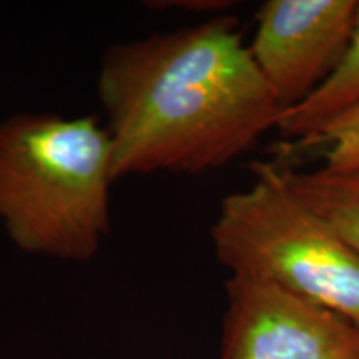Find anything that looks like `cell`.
Returning <instances> with one entry per match:
<instances>
[{"instance_id":"4","label":"cell","mask_w":359,"mask_h":359,"mask_svg":"<svg viewBox=\"0 0 359 359\" xmlns=\"http://www.w3.org/2000/svg\"><path fill=\"white\" fill-rule=\"evenodd\" d=\"M222 359H359V327L262 278L231 275Z\"/></svg>"},{"instance_id":"9","label":"cell","mask_w":359,"mask_h":359,"mask_svg":"<svg viewBox=\"0 0 359 359\" xmlns=\"http://www.w3.org/2000/svg\"><path fill=\"white\" fill-rule=\"evenodd\" d=\"M167 6H178V8H188V11H205V12H212V11H223L226 8V6L230 4L226 2H172L167 4Z\"/></svg>"},{"instance_id":"2","label":"cell","mask_w":359,"mask_h":359,"mask_svg":"<svg viewBox=\"0 0 359 359\" xmlns=\"http://www.w3.org/2000/svg\"><path fill=\"white\" fill-rule=\"evenodd\" d=\"M114 182L110 135L95 116L0 123V223L24 253L90 262L110 231Z\"/></svg>"},{"instance_id":"3","label":"cell","mask_w":359,"mask_h":359,"mask_svg":"<svg viewBox=\"0 0 359 359\" xmlns=\"http://www.w3.org/2000/svg\"><path fill=\"white\" fill-rule=\"evenodd\" d=\"M251 167L253 183L224 196L212 226L218 262L231 275L276 283L359 327V250L293 195L278 163Z\"/></svg>"},{"instance_id":"6","label":"cell","mask_w":359,"mask_h":359,"mask_svg":"<svg viewBox=\"0 0 359 359\" xmlns=\"http://www.w3.org/2000/svg\"><path fill=\"white\" fill-rule=\"evenodd\" d=\"M359 105V11L351 40L333 74L306 100L283 111L276 128L296 148L313 142L327 123Z\"/></svg>"},{"instance_id":"7","label":"cell","mask_w":359,"mask_h":359,"mask_svg":"<svg viewBox=\"0 0 359 359\" xmlns=\"http://www.w3.org/2000/svg\"><path fill=\"white\" fill-rule=\"evenodd\" d=\"M278 167L293 195L359 250V173H333L325 168L299 172L280 163Z\"/></svg>"},{"instance_id":"1","label":"cell","mask_w":359,"mask_h":359,"mask_svg":"<svg viewBox=\"0 0 359 359\" xmlns=\"http://www.w3.org/2000/svg\"><path fill=\"white\" fill-rule=\"evenodd\" d=\"M97 92L115 180L222 168L283 114L231 17L114 45Z\"/></svg>"},{"instance_id":"5","label":"cell","mask_w":359,"mask_h":359,"mask_svg":"<svg viewBox=\"0 0 359 359\" xmlns=\"http://www.w3.org/2000/svg\"><path fill=\"white\" fill-rule=\"evenodd\" d=\"M359 0H269L257 13L250 52L283 111L333 74L351 40Z\"/></svg>"},{"instance_id":"8","label":"cell","mask_w":359,"mask_h":359,"mask_svg":"<svg viewBox=\"0 0 359 359\" xmlns=\"http://www.w3.org/2000/svg\"><path fill=\"white\" fill-rule=\"evenodd\" d=\"M323 148L325 165L333 173H359V105L327 123L304 148Z\"/></svg>"}]
</instances>
